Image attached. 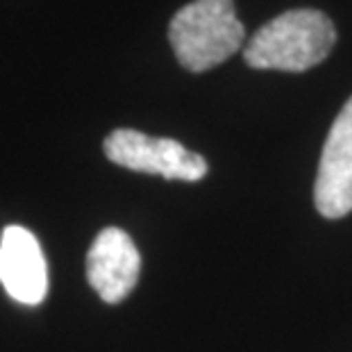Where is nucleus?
<instances>
[{
	"instance_id": "f257e3e1",
	"label": "nucleus",
	"mask_w": 352,
	"mask_h": 352,
	"mask_svg": "<svg viewBox=\"0 0 352 352\" xmlns=\"http://www.w3.org/2000/svg\"><path fill=\"white\" fill-rule=\"evenodd\" d=\"M336 30L318 10H289L268 21L245 43L243 59L250 69L302 73L332 52Z\"/></svg>"
},
{
	"instance_id": "f03ea898",
	"label": "nucleus",
	"mask_w": 352,
	"mask_h": 352,
	"mask_svg": "<svg viewBox=\"0 0 352 352\" xmlns=\"http://www.w3.org/2000/svg\"><path fill=\"white\" fill-rule=\"evenodd\" d=\"M168 39L177 62L191 73L223 64L243 46V23L234 0H193L168 25Z\"/></svg>"
},
{
	"instance_id": "7ed1b4c3",
	"label": "nucleus",
	"mask_w": 352,
	"mask_h": 352,
	"mask_svg": "<svg viewBox=\"0 0 352 352\" xmlns=\"http://www.w3.org/2000/svg\"><path fill=\"white\" fill-rule=\"evenodd\" d=\"M109 162L137 173L162 175L166 179L198 182L207 175L205 157L184 148L175 139L148 137L139 130H114L102 141Z\"/></svg>"
},
{
	"instance_id": "20e7f679",
	"label": "nucleus",
	"mask_w": 352,
	"mask_h": 352,
	"mask_svg": "<svg viewBox=\"0 0 352 352\" xmlns=\"http://www.w3.org/2000/svg\"><path fill=\"white\" fill-rule=\"evenodd\" d=\"M314 202L325 219H343L352 212V96L329 127L314 184Z\"/></svg>"
},
{
	"instance_id": "39448f33",
	"label": "nucleus",
	"mask_w": 352,
	"mask_h": 352,
	"mask_svg": "<svg viewBox=\"0 0 352 352\" xmlns=\"http://www.w3.org/2000/svg\"><path fill=\"white\" fill-rule=\"evenodd\" d=\"M141 257L130 234L118 228H104L94 239L87 254V280L104 302L125 300L137 287Z\"/></svg>"
},
{
	"instance_id": "423d86ee",
	"label": "nucleus",
	"mask_w": 352,
	"mask_h": 352,
	"mask_svg": "<svg viewBox=\"0 0 352 352\" xmlns=\"http://www.w3.org/2000/svg\"><path fill=\"white\" fill-rule=\"evenodd\" d=\"M0 284L16 302L39 305L48 291V271L41 245L21 226H10L0 234Z\"/></svg>"
}]
</instances>
